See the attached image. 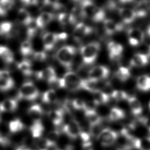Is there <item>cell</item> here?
<instances>
[{
  "label": "cell",
  "instance_id": "6da1fadb",
  "mask_svg": "<svg viewBox=\"0 0 150 150\" xmlns=\"http://www.w3.org/2000/svg\"><path fill=\"white\" fill-rule=\"evenodd\" d=\"M80 6L85 18H88L95 22H100L105 19V11L91 0H81Z\"/></svg>",
  "mask_w": 150,
  "mask_h": 150
},
{
  "label": "cell",
  "instance_id": "7a4b0ae2",
  "mask_svg": "<svg viewBox=\"0 0 150 150\" xmlns=\"http://www.w3.org/2000/svg\"><path fill=\"white\" fill-rule=\"evenodd\" d=\"M101 49L99 42L94 41L82 46L80 54L83 62L86 65H90L95 62Z\"/></svg>",
  "mask_w": 150,
  "mask_h": 150
},
{
  "label": "cell",
  "instance_id": "3957f363",
  "mask_svg": "<svg viewBox=\"0 0 150 150\" xmlns=\"http://www.w3.org/2000/svg\"><path fill=\"white\" fill-rule=\"evenodd\" d=\"M83 79L76 73L71 71L66 72L63 77L59 78L60 88H64L70 91H78L82 89Z\"/></svg>",
  "mask_w": 150,
  "mask_h": 150
},
{
  "label": "cell",
  "instance_id": "277c9868",
  "mask_svg": "<svg viewBox=\"0 0 150 150\" xmlns=\"http://www.w3.org/2000/svg\"><path fill=\"white\" fill-rule=\"evenodd\" d=\"M76 51L75 47L71 45L63 46L57 51L56 59L61 65L67 70H70Z\"/></svg>",
  "mask_w": 150,
  "mask_h": 150
},
{
  "label": "cell",
  "instance_id": "5b68a950",
  "mask_svg": "<svg viewBox=\"0 0 150 150\" xmlns=\"http://www.w3.org/2000/svg\"><path fill=\"white\" fill-rule=\"evenodd\" d=\"M39 96V91L32 81H26L20 87L18 91V98L28 101L36 99Z\"/></svg>",
  "mask_w": 150,
  "mask_h": 150
},
{
  "label": "cell",
  "instance_id": "8992f818",
  "mask_svg": "<svg viewBox=\"0 0 150 150\" xmlns=\"http://www.w3.org/2000/svg\"><path fill=\"white\" fill-rule=\"evenodd\" d=\"M118 138V132L109 128H103L97 137V141L103 146H110L113 145Z\"/></svg>",
  "mask_w": 150,
  "mask_h": 150
},
{
  "label": "cell",
  "instance_id": "52a82bcc",
  "mask_svg": "<svg viewBox=\"0 0 150 150\" xmlns=\"http://www.w3.org/2000/svg\"><path fill=\"white\" fill-rule=\"evenodd\" d=\"M145 33L142 30L137 28H131L127 30V38L129 44L134 47L139 46L144 42Z\"/></svg>",
  "mask_w": 150,
  "mask_h": 150
},
{
  "label": "cell",
  "instance_id": "ba28073f",
  "mask_svg": "<svg viewBox=\"0 0 150 150\" xmlns=\"http://www.w3.org/2000/svg\"><path fill=\"white\" fill-rule=\"evenodd\" d=\"M110 69L105 66L98 65L92 67L88 72V78L91 80L100 81L108 77Z\"/></svg>",
  "mask_w": 150,
  "mask_h": 150
},
{
  "label": "cell",
  "instance_id": "9c48e42d",
  "mask_svg": "<svg viewBox=\"0 0 150 150\" xmlns=\"http://www.w3.org/2000/svg\"><path fill=\"white\" fill-rule=\"evenodd\" d=\"M63 132L71 139H76L81 132V128L79 122L76 120H71L62 128Z\"/></svg>",
  "mask_w": 150,
  "mask_h": 150
},
{
  "label": "cell",
  "instance_id": "30bf717a",
  "mask_svg": "<svg viewBox=\"0 0 150 150\" xmlns=\"http://www.w3.org/2000/svg\"><path fill=\"white\" fill-rule=\"evenodd\" d=\"M93 28L83 22H80L75 25L73 32V36L76 41H80L86 36L90 35Z\"/></svg>",
  "mask_w": 150,
  "mask_h": 150
},
{
  "label": "cell",
  "instance_id": "8fae6325",
  "mask_svg": "<svg viewBox=\"0 0 150 150\" xmlns=\"http://www.w3.org/2000/svg\"><path fill=\"white\" fill-rule=\"evenodd\" d=\"M15 82L9 71L0 70V91H7L11 90Z\"/></svg>",
  "mask_w": 150,
  "mask_h": 150
},
{
  "label": "cell",
  "instance_id": "7c38bea8",
  "mask_svg": "<svg viewBox=\"0 0 150 150\" xmlns=\"http://www.w3.org/2000/svg\"><path fill=\"white\" fill-rule=\"evenodd\" d=\"M107 50L109 58L112 61H117L121 58L124 48L121 44L114 41H110L107 44Z\"/></svg>",
  "mask_w": 150,
  "mask_h": 150
},
{
  "label": "cell",
  "instance_id": "4fadbf2b",
  "mask_svg": "<svg viewBox=\"0 0 150 150\" xmlns=\"http://www.w3.org/2000/svg\"><path fill=\"white\" fill-rule=\"evenodd\" d=\"M35 76L38 79L46 81L47 83H50L57 78L56 71L52 66L46 67L41 70L36 71L35 73Z\"/></svg>",
  "mask_w": 150,
  "mask_h": 150
},
{
  "label": "cell",
  "instance_id": "5bb4252c",
  "mask_svg": "<svg viewBox=\"0 0 150 150\" xmlns=\"http://www.w3.org/2000/svg\"><path fill=\"white\" fill-rule=\"evenodd\" d=\"M103 27L105 32L108 35H112L121 31L122 24L117 22L111 19H105L103 21Z\"/></svg>",
  "mask_w": 150,
  "mask_h": 150
},
{
  "label": "cell",
  "instance_id": "9a60e30c",
  "mask_svg": "<svg viewBox=\"0 0 150 150\" xmlns=\"http://www.w3.org/2000/svg\"><path fill=\"white\" fill-rule=\"evenodd\" d=\"M57 33L46 32L42 36V43L45 52L52 50L56 45Z\"/></svg>",
  "mask_w": 150,
  "mask_h": 150
},
{
  "label": "cell",
  "instance_id": "2e32d148",
  "mask_svg": "<svg viewBox=\"0 0 150 150\" xmlns=\"http://www.w3.org/2000/svg\"><path fill=\"white\" fill-rule=\"evenodd\" d=\"M118 14L124 23L129 24L137 18L134 10L128 8H120L118 9Z\"/></svg>",
  "mask_w": 150,
  "mask_h": 150
},
{
  "label": "cell",
  "instance_id": "e0dca14e",
  "mask_svg": "<svg viewBox=\"0 0 150 150\" xmlns=\"http://www.w3.org/2000/svg\"><path fill=\"white\" fill-rule=\"evenodd\" d=\"M54 18V15L53 13L47 11H44L40 13L37 18L35 19L36 25L38 28L43 29L50 23Z\"/></svg>",
  "mask_w": 150,
  "mask_h": 150
},
{
  "label": "cell",
  "instance_id": "ac0fdd59",
  "mask_svg": "<svg viewBox=\"0 0 150 150\" xmlns=\"http://www.w3.org/2000/svg\"><path fill=\"white\" fill-rule=\"evenodd\" d=\"M149 62V56L148 54L143 53H135L130 60V65L133 67H141L148 64Z\"/></svg>",
  "mask_w": 150,
  "mask_h": 150
},
{
  "label": "cell",
  "instance_id": "d6986e66",
  "mask_svg": "<svg viewBox=\"0 0 150 150\" xmlns=\"http://www.w3.org/2000/svg\"><path fill=\"white\" fill-rule=\"evenodd\" d=\"M84 111L85 118L90 125L101 124L102 118L95 109L86 108Z\"/></svg>",
  "mask_w": 150,
  "mask_h": 150
},
{
  "label": "cell",
  "instance_id": "ffe728a7",
  "mask_svg": "<svg viewBox=\"0 0 150 150\" xmlns=\"http://www.w3.org/2000/svg\"><path fill=\"white\" fill-rule=\"evenodd\" d=\"M18 106L16 99L6 98L0 103V111L2 112H10L15 111Z\"/></svg>",
  "mask_w": 150,
  "mask_h": 150
},
{
  "label": "cell",
  "instance_id": "44dd1931",
  "mask_svg": "<svg viewBox=\"0 0 150 150\" xmlns=\"http://www.w3.org/2000/svg\"><path fill=\"white\" fill-rule=\"evenodd\" d=\"M43 114L42 107L38 104L32 105L28 110L29 117L33 120V122L41 121Z\"/></svg>",
  "mask_w": 150,
  "mask_h": 150
},
{
  "label": "cell",
  "instance_id": "7402d4cb",
  "mask_svg": "<svg viewBox=\"0 0 150 150\" xmlns=\"http://www.w3.org/2000/svg\"><path fill=\"white\" fill-rule=\"evenodd\" d=\"M48 117L53 125H60L64 120V112L62 109H55L50 110L48 112Z\"/></svg>",
  "mask_w": 150,
  "mask_h": 150
},
{
  "label": "cell",
  "instance_id": "603a6c76",
  "mask_svg": "<svg viewBox=\"0 0 150 150\" xmlns=\"http://www.w3.org/2000/svg\"><path fill=\"white\" fill-rule=\"evenodd\" d=\"M131 112L134 115H139L142 112L143 108L140 101L134 96H129L127 99Z\"/></svg>",
  "mask_w": 150,
  "mask_h": 150
},
{
  "label": "cell",
  "instance_id": "cb8c5ba5",
  "mask_svg": "<svg viewBox=\"0 0 150 150\" xmlns=\"http://www.w3.org/2000/svg\"><path fill=\"white\" fill-rule=\"evenodd\" d=\"M84 18H85V17L80 6L74 7L69 13L70 24L71 25H76L80 22H82L81 20Z\"/></svg>",
  "mask_w": 150,
  "mask_h": 150
},
{
  "label": "cell",
  "instance_id": "d4e9b609",
  "mask_svg": "<svg viewBox=\"0 0 150 150\" xmlns=\"http://www.w3.org/2000/svg\"><path fill=\"white\" fill-rule=\"evenodd\" d=\"M136 86L140 91H150V76L143 74L138 76L136 80Z\"/></svg>",
  "mask_w": 150,
  "mask_h": 150
},
{
  "label": "cell",
  "instance_id": "484cf974",
  "mask_svg": "<svg viewBox=\"0 0 150 150\" xmlns=\"http://www.w3.org/2000/svg\"><path fill=\"white\" fill-rule=\"evenodd\" d=\"M0 59L7 64H11L14 61V54L7 46L0 45Z\"/></svg>",
  "mask_w": 150,
  "mask_h": 150
},
{
  "label": "cell",
  "instance_id": "4316f807",
  "mask_svg": "<svg viewBox=\"0 0 150 150\" xmlns=\"http://www.w3.org/2000/svg\"><path fill=\"white\" fill-rule=\"evenodd\" d=\"M93 103L96 105L107 104L110 100V96L101 90H97L93 93Z\"/></svg>",
  "mask_w": 150,
  "mask_h": 150
},
{
  "label": "cell",
  "instance_id": "83f0119b",
  "mask_svg": "<svg viewBox=\"0 0 150 150\" xmlns=\"http://www.w3.org/2000/svg\"><path fill=\"white\" fill-rule=\"evenodd\" d=\"M45 128L41 121L33 122L30 127V132L33 139H40L44 132Z\"/></svg>",
  "mask_w": 150,
  "mask_h": 150
},
{
  "label": "cell",
  "instance_id": "f1b7e54d",
  "mask_svg": "<svg viewBox=\"0 0 150 150\" xmlns=\"http://www.w3.org/2000/svg\"><path fill=\"white\" fill-rule=\"evenodd\" d=\"M17 19L21 24L26 26L33 18L26 9L20 8L18 11Z\"/></svg>",
  "mask_w": 150,
  "mask_h": 150
},
{
  "label": "cell",
  "instance_id": "f546056e",
  "mask_svg": "<svg viewBox=\"0 0 150 150\" xmlns=\"http://www.w3.org/2000/svg\"><path fill=\"white\" fill-rule=\"evenodd\" d=\"M17 68L25 76H30L33 73L32 65L29 60L25 59L18 63Z\"/></svg>",
  "mask_w": 150,
  "mask_h": 150
},
{
  "label": "cell",
  "instance_id": "4dcf8cb0",
  "mask_svg": "<svg viewBox=\"0 0 150 150\" xmlns=\"http://www.w3.org/2000/svg\"><path fill=\"white\" fill-rule=\"evenodd\" d=\"M99 81L87 79H83L82 82V89L93 93L97 90H100L98 87Z\"/></svg>",
  "mask_w": 150,
  "mask_h": 150
},
{
  "label": "cell",
  "instance_id": "1f68e13d",
  "mask_svg": "<svg viewBox=\"0 0 150 150\" xmlns=\"http://www.w3.org/2000/svg\"><path fill=\"white\" fill-rule=\"evenodd\" d=\"M42 100V101L46 104H55L58 101V97L55 90L51 88L43 93Z\"/></svg>",
  "mask_w": 150,
  "mask_h": 150
},
{
  "label": "cell",
  "instance_id": "d6a6232c",
  "mask_svg": "<svg viewBox=\"0 0 150 150\" xmlns=\"http://www.w3.org/2000/svg\"><path fill=\"white\" fill-rule=\"evenodd\" d=\"M20 52L23 57H28L32 56L33 53L32 43L30 39H26L23 40L20 46Z\"/></svg>",
  "mask_w": 150,
  "mask_h": 150
},
{
  "label": "cell",
  "instance_id": "836d02e7",
  "mask_svg": "<svg viewBox=\"0 0 150 150\" xmlns=\"http://www.w3.org/2000/svg\"><path fill=\"white\" fill-rule=\"evenodd\" d=\"M115 75L118 80L122 82H125L131 77V73L129 68L124 66H120L116 70Z\"/></svg>",
  "mask_w": 150,
  "mask_h": 150
},
{
  "label": "cell",
  "instance_id": "e575fe53",
  "mask_svg": "<svg viewBox=\"0 0 150 150\" xmlns=\"http://www.w3.org/2000/svg\"><path fill=\"white\" fill-rule=\"evenodd\" d=\"M125 113L124 111L118 107H112L109 112L108 118L112 121H116L124 118Z\"/></svg>",
  "mask_w": 150,
  "mask_h": 150
},
{
  "label": "cell",
  "instance_id": "d590c367",
  "mask_svg": "<svg viewBox=\"0 0 150 150\" xmlns=\"http://www.w3.org/2000/svg\"><path fill=\"white\" fill-rule=\"evenodd\" d=\"M8 127L11 132L18 133L24 129L25 125L19 118H15L9 122Z\"/></svg>",
  "mask_w": 150,
  "mask_h": 150
},
{
  "label": "cell",
  "instance_id": "8d00e7d4",
  "mask_svg": "<svg viewBox=\"0 0 150 150\" xmlns=\"http://www.w3.org/2000/svg\"><path fill=\"white\" fill-rule=\"evenodd\" d=\"M15 0H0V16H5L12 8Z\"/></svg>",
  "mask_w": 150,
  "mask_h": 150
},
{
  "label": "cell",
  "instance_id": "74e56055",
  "mask_svg": "<svg viewBox=\"0 0 150 150\" xmlns=\"http://www.w3.org/2000/svg\"><path fill=\"white\" fill-rule=\"evenodd\" d=\"M149 8L148 6L144 2L139 3L136 7L135 9L134 10L137 18L138 17H144L148 14L149 12Z\"/></svg>",
  "mask_w": 150,
  "mask_h": 150
},
{
  "label": "cell",
  "instance_id": "f35d334b",
  "mask_svg": "<svg viewBox=\"0 0 150 150\" xmlns=\"http://www.w3.org/2000/svg\"><path fill=\"white\" fill-rule=\"evenodd\" d=\"M111 96L117 101H121L126 100H127L129 97L125 91L121 90H113L111 94Z\"/></svg>",
  "mask_w": 150,
  "mask_h": 150
},
{
  "label": "cell",
  "instance_id": "ab89813d",
  "mask_svg": "<svg viewBox=\"0 0 150 150\" xmlns=\"http://www.w3.org/2000/svg\"><path fill=\"white\" fill-rule=\"evenodd\" d=\"M13 24L9 21H4L0 23V36H7L12 31Z\"/></svg>",
  "mask_w": 150,
  "mask_h": 150
},
{
  "label": "cell",
  "instance_id": "60d3db41",
  "mask_svg": "<svg viewBox=\"0 0 150 150\" xmlns=\"http://www.w3.org/2000/svg\"><path fill=\"white\" fill-rule=\"evenodd\" d=\"M26 27L27 28L26 29L27 36L28 37V39H30L35 36V35H36L37 29H38L35 22V19H33L31 21V22Z\"/></svg>",
  "mask_w": 150,
  "mask_h": 150
},
{
  "label": "cell",
  "instance_id": "b9f144b4",
  "mask_svg": "<svg viewBox=\"0 0 150 150\" xmlns=\"http://www.w3.org/2000/svg\"><path fill=\"white\" fill-rule=\"evenodd\" d=\"M79 137L82 142V147L92 146V142L91 141V135L90 133H87L84 131L80 132Z\"/></svg>",
  "mask_w": 150,
  "mask_h": 150
},
{
  "label": "cell",
  "instance_id": "7bdbcfd3",
  "mask_svg": "<svg viewBox=\"0 0 150 150\" xmlns=\"http://www.w3.org/2000/svg\"><path fill=\"white\" fill-rule=\"evenodd\" d=\"M57 21L62 27H65L70 24L69 13L65 12H60L57 16Z\"/></svg>",
  "mask_w": 150,
  "mask_h": 150
},
{
  "label": "cell",
  "instance_id": "ee69618b",
  "mask_svg": "<svg viewBox=\"0 0 150 150\" xmlns=\"http://www.w3.org/2000/svg\"><path fill=\"white\" fill-rule=\"evenodd\" d=\"M43 4L52 7L54 11H60L63 9V6L60 4L59 0H43Z\"/></svg>",
  "mask_w": 150,
  "mask_h": 150
},
{
  "label": "cell",
  "instance_id": "f6af8a7d",
  "mask_svg": "<svg viewBox=\"0 0 150 150\" xmlns=\"http://www.w3.org/2000/svg\"><path fill=\"white\" fill-rule=\"evenodd\" d=\"M71 105L73 108L77 110H84L86 108V103L80 98L74 99L71 101Z\"/></svg>",
  "mask_w": 150,
  "mask_h": 150
},
{
  "label": "cell",
  "instance_id": "bcb514c9",
  "mask_svg": "<svg viewBox=\"0 0 150 150\" xmlns=\"http://www.w3.org/2000/svg\"><path fill=\"white\" fill-rule=\"evenodd\" d=\"M32 58L36 62H43L47 59V54L44 50L37 51L33 53Z\"/></svg>",
  "mask_w": 150,
  "mask_h": 150
},
{
  "label": "cell",
  "instance_id": "7dc6e473",
  "mask_svg": "<svg viewBox=\"0 0 150 150\" xmlns=\"http://www.w3.org/2000/svg\"><path fill=\"white\" fill-rule=\"evenodd\" d=\"M101 124L90 125V134L93 137H97L103 129L101 128Z\"/></svg>",
  "mask_w": 150,
  "mask_h": 150
},
{
  "label": "cell",
  "instance_id": "c3c4849f",
  "mask_svg": "<svg viewBox=\"0 0 150 150\" xmlns=\"http://www.w3.org/2000/svg\"><path fill=\"white\" fill-rule=\"evenodd\" d=\"M60 134V131H59V130H57V129L53 130V131H50L47 134V138H46V139L50 142H56V141L59 138Z\"/></svg>",
  "mask_w": 150,
  "mask_h": 150
},
{
  "label": "cell",
  "instance_id": "681fc988",
  "mask_svg": "<svg viewBox=\"0 0 150 150\" xmlns=\"http://www.w3.org/2000/svg\"><path fill=\"white\" fill-rule=\"evenodd\" d=\"M44 149H45L46 150H59V148L56 142H50L47 140H46Z\"/></svg>",
  "mask_w": 150,
  "mask_h": 150
},
{
  "label": "cell",
  "instance_id": "f907efd6",
  "mask_svg": "<svg viewBox=\"0 0 150 150\" xmlns=\"http://www.w3.org/2000/svg\"><path fill=\"white\" fill-rule=\"evenodd\" d=\"M21 1L27 6L37 5L39 2V0H21Z\"/></svg>",
  "mask_w": 150,
  "mask_h": 150
},
{
  "label": "cell",
  "instance_id": "816d5d0a",
  "mask_svg": "<svg viewBox=\"0 0 150 150\" xmlns=\"http://www.w3.org/2000/svg\"><path fill=\"white\" fill-rule=\"evenodd\" d=\"M9 143V140L5 137L2 135V134L0 132V145H6Z\"/></svg>",
  "mask_w": 150,
  "mask_h": 150
},
{
  "label": "cell",
  "instance_id": "f5cc1de1",
  "mask_svg": "<svg viewBox=\"0 0 150 150\" xmlns=\"http://www.w3.org/2000/svg\"><path fill=\"white\" fill-rule=\"evenodd\" d=\"M15 150H31V149L26 145H21L18 146Z\"/></svg>",
  "mask_w": 150,
  "mask_h": 150
},
{
  "label": "cell",
  "instance_id": "db71d44e",
  "mask_svg": "<svg viewBox=\"0 0 150 150\" xmlns=\"http://www.w3.org/2000/svg\"><path fill=\"white\" fill-rule=\"evenodd\" d=\"M59 150H74L73 146L71 145H67L66 146H64L63 148L62 149H59Z\"/></svg>",
  "mask_w": 150,
  "mask_h": 150
},
{
  "label": "cell",
  "instance_id": "11a10c76",
  "mask_svg": "<svg viewBox=\"0 0 150 150\" xmlns=\"http://www.w3.org/2000/svg\"><path fill=\"white\" fill-rule=\"evenodd\" d=\"M120 1V2L122 3V4H127V3H129L132 2L134 0H119Z\"/></svg>",
  "mask_w": 150,
  "mask_h": 150
},
{
  "label": "cell",
  "instance_id": "9f6ffc18",
  "mask_svg": "<svg viewBox=\"0 0 150 150\" xmlns=\"http://www.w3.org/2000/svg\"><path fill=\"white\" fill-rule=\"evenodd\" d=\"M117 150H131L130 149H129L127 146H126L125 145L122 146L121 148H119Z\"/></svg>",
  "mask_w": 150,
  "mask_h": 150
},
{
  "label": "cell",
  "instance_id": "6f0895ef",
  "mask_svg": "<svg viewBox=\"0 0 150 150\" xmlns=\"http://www.w3.org/2000/svg\"><path fill=\"white\" fill-rule=\"evenodd\" d=\"M83 150H93V149L92 148V146H89L83 147Z\"/></svg>",
  "mask_w": 150,
  "mask_h": 150
},
{
  "label": "cell",
  "instance_id": "680465c9",
  "mask_svg": "<svg viewBox=\"0 0 150 150\" xmlns=\"http://www.w3.org/2000/svg\"><path fill=\"white\" fill-rule=\"evenodd\" d=\"M146 32H147V34H148V36L150 37V25L148 26Z\"/></svg>",
  "mask_w": 150,
  "mask_h": 150
},
{
  "label": "cell",
  "instance_id": "91938a15",
  "mask_svg": "<svg viewBox=\"0 0 150 150\" xmlns=\"http://www.w3.org/2000/svg\"><path fill=\"white\" fill-rule=\"evenodd\" d=\"M148 55L149 56V57L150 56V45L148 46Z\"/></svg>",
  "mask_w": 150,
  "mask_h": 150
},
{
  "label": "cell",
  "instance_id": "94428289",
  "mask_svg": "<svg viewBox=\"0 0 150 150\" xmlns=\"http://www.w3.org/2000/svg\"><path fill=\"white\" fill-rule=\"evenodd\" d=\"M73 1H75V2H77V1H81V0H71Z\"/></svg>",
  "mask_w": 150,
  "mask_h": 150
},
{
  "label": "cell",
  "instance_id": "6125c7cd",
  "mask_svg": "<svg viewBox=\"0 0 150 150\" xmlns=\"http://www.w3.org/2000/svg\"><path fill=\"white\" fill-rule=\"evenodd\" d=\"M1 122H2V120H1V118L0 117V125L1 124Z\"/></svg>",
  "mask_w": 150,
  "mask_h": 150
},
{
  "label": "cell",
  "instance_id": "be15d7a7",
  "mask_svg": "<svg viewBox=\"0 0 150 150\" xmlns=\"http://www.w3.org/2000/svg\"><path fill=\"white\" fill-rule=\"evenodd\" d=\"M38 150H46V149H44V148H42V149H38Z\"/></svg>",
  "mask_w": 150,
  "mask_h": 150
},
{
  "label": "cell",
  "instance_id": "e7e4bbea",
  "mask_svg": "<svg viewBox=\"0 0 150 150\" xmlns=\"http://www.w3.org/2000/svg\"><path fill=\"white\" fill-rule=\"evenodd\" d=\"M149 110H150V102H149Z\"/></svg>",
  "mask_w": 150,
  "mask_h": 150
}]
</instances>
